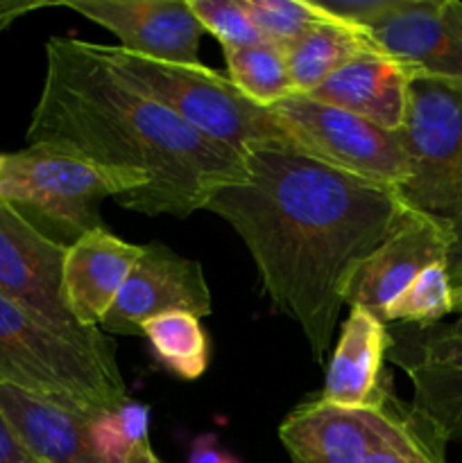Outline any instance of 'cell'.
<instances>
[{"instance_id":"6da1fadb","label":"cell","mask_w":462,"mask_h":463,"mask_svg":"<svg viewBox=\"0 0 462 463\" xmlns=\"http://www.w3.org/2000/svg\"><path fill=\"white\" fill-rule=\"evenodd\" d=\"M245 161L249 179L217 190L204 211L243 238L265 294L302 328L322 364L353 271L408 206L397 188L293 147H256Z\"/></svg>"},{"instance_id":"7a4b0ae2","label":"cell","mask_w":462,"mask_h":463,"mask_svg":"<svg viewBox=\"0 0 462 463\" xmlns=\"http://www.w3.org/2000/svg\"><path fill=\"white\" fill-rule=\"evenodd\" d=\"M107 167L148 175V188L116 202L143 215H193L226 185L249 179L243 154L204 138L172 109L120 77L98 43L54 36L25 134Z\"/></svg>"},{"instance_id":"3957f363","label":"cell","mask_w":462,"mask_h":463,"mask_svg":"<svg viewBox=\"0 0 462 463\" xmlns=\"http://www.w3.org/2000/svg\"><path fill=\"white\" fill-rule=\"evenodd\" d=\"M0 383L89 407L125 405L127 387L116 360V344L100 328L66 333L0 294Z\"/></svg>"},{"instance_id":"277c9868","label":"cell","mask_w":462,"mask_h":463,"mask_svg":"<svg viewBox=\"0 0 462 463\" xmlns=\"http://www.w3.org/2000/svg\"><path fill=\"white\" fill-rule=\"evenodd\" d=\"M148 184L143 172L100 165L50 145H27L0 161V202L62 247L102 229L104 199L136 194Z\"/></svg>"},{"instance_id":"5b68a950","label":"cell","mask_w":462,"mask_h":463,"mask_svg":"<svg viewBox=\"0 0 462 463\" xmlns=\"http://www.w3.org/2000/svg\"><path fill=\"white\" fill-rule=\"evenodd\" d=\"M408 156V208L442 222L453 235L447 269L462 283V81L412 77L408 116L399 131Z\"/></svg>"},{"instance_id":"8992f818","label":"cell","mask_w":462,"mask_h":463,"mask_svg":"<svg viewBox=\"0 0 462 463\" xmlns=\"http://www.w3.org/2000/svg\"><path fill=\"white\" fill-rule=\"evenodd\" d=\"M100 52L136 89L166 104L204 138L238 154L256 147H293L274 113L245 98L229 77L195 63H170L100 45ZM294 149V147H293Z\"/></svg>"},{"instance_id":"52a82bcc","label":"cell","mask_w":462,"mask_h":463,"mask_svg":"<svg viewBox=\"0 0 462 463\" xmlns=\"http://www.w3.org/2000/svg\"><path fill=\"white\" fill-rule=\"evenodd\" d=\"M297 152L353 176L401 190L408 167L399 131L294 93L270 109Z\"/></svg>"},{"instance_id":"ba28073f","label":"cell","mask_w":462,"mask_h":463,"mask_svg":"<svg viewBox=\"0 0 462 463\" xmlns=\"http://www.w3.org/2000/svg\"><path fill=\"white\" fill-rule=\"evenodd\" d=\"M408 407L394 389L374 407H340L320 396L285 416L279 439L293 463H361L394 432Z\"/></svg>"},{"instance_id":"9c48e42d","label":"cell","mask_w":462,"mask_h":463,"mask_svg":"<svg viewBox=\"0 0 462 463\" xmlns=\"http://www.w3.org/2000/svg\"><path fill=\"white\" fill-rule=\"evenodd\" d=\"M388 357L410 378L412 410L442 432L462 439V315L453 324L390 328Z\"/></svg>"},{"instance_id":"30bf717a","label":"cell","mask_w":462,"mask_h":463,"mask_svg":"<svg viewBox=\"0 0 462 463\" xmlns=\"http://www.w3.org/2000/svg\"><path fill=\"white\" fill-rule=\"evenodd\" d=\"M184 310L195 317L213 312L211 289L202 265L166 244H143L139 262L118 292L111 310L100 324L107 335H143L145 321L166 312Z\"/></svg>"},{"instance_id":"8fae6325","label":"cell","mask_w":462,"mask_h":463,"mask_svg":"<svg viewBox=\"0 0 462 463\" xmlns=\"http://www.w3.org/2000/svg\"><path fill=\"white\" fill-rule=\"evenodd\" d=\"M380 54L401 63L410 77L462 81V3L394 0L390 12L367 27Z\"/></svg>"},{"instance_id":"7c38bea8","label":"cell","mask_w":462,"mask_h":463,"mask_svg":"<svg viewBox=\"0 0 462 463\" xmlns=\"http://www.w3.org/2000/svg\"><path fill=\"white\" fill-rule=\"evenodd\" d=\"M453 235L442 222L408 208L392 233L353 271L344 306L365 307L383 319L390 303L435 262H447Z\"/></svg>"},{"instance_id":"4fadbf2b","label":"cell","mask_w":462,"mask_h":463,"mask_svg":"<svg viewBox=\"0 0 462 463\" xmlns=\"http://www.w3.org/2000/svg\"><path fill=\"white\" fill-rule=\"evenodd\" d=\"M66 249L0 202V294L54 328L82 333L89 328L72 319L62 298Z\"/></svg>"},{"instance_id":"5bb4252c","label":"cell","mask_w":462,"mask_h":463,"mask_svg":"<svg viewBox=\"0 0 462 463\" xmlns=\"http://www.w3.org/2000/svg\"><path fill=\"white\" fill-rule=\"evenodd\" d=\"M120 39V48L170 63H199V41L207 34L188 0H62Z\"/></svg>"},{"instance_id":"9a60e30c","label":"cell","mask_w":462,"mask_h":463,"mask_svg":"<svg viewBox=\"0 0 462 463\" xmlns=\"http://www.w3.org/2000/svg\"><path fill=\"white\" fill-rule=\"evenodd\" d=\"M0 414L32 463H98L91 420L100 411L0 383Z\"/></svg>"},{"instance_id":"2e32d148","label":"cell","mask_w":462,"mask_h":463,"mask_svg":"<svg viewBox=\"0 0 462 463\" xmlns=\"http://www.w3.org/2000/svg\"><path fill=\"white\" fill-rule=\"evenodd\" d=\"M140 253L143 244L125 242L107 226L89 231L66 249L62 298L77 324L100 328Z\"/></svg>"},{"instance_id":"e0dca14e","label":"cell","mask_w":462,"mask_h":463,"mask_svg":"<svg viewBox=\"0 0 462 463\" xmlns=\"http://www.w3.org/2000/svg\"><path fill=\"white\" fill-rule=\"evenodd\" d=\"M390 344L392 337L383 319L365 307H351L326 366L322 398L340 407L379 405L392 392V380L383 373Z\"/></svg>"},{"instance_id":"ac0fdd59","label":"cell","mask_w":462,"mask_h":463,"mask_svg":"<svg viewBox=\"0 0 462 463\" xmlns=\"http://www.w3.org/2000/svg\"><path fill=\"white\" fill-rule=\"evenodd\" d=\"M410 72L379 50H370L335 71L308 98L342 109L388 131H401L410 102Z\"/></svg>"},{"instance_id":"d6986e66","label":"cell","mask_w":462,"mask_h":463,"mask_svg":"<svg viewBox=\"0 0 462 463\" xmlns=\"http://www.w3.org/2000/svg\"><path fill=\"white\" fill-rule=\"evenodd\" d=\"M370 50L376 48L365 30L324 16L284 52L294 93H313L344 63Z\"/></svg>"},{"instance_id":"ffe728a7","label":"cell","mask_w":462,"mask_h":463,"mask_svg":"<svg viewBox=\"0 0 462 463\" xmlns=\"http://www.w3.org/2000/svg\"><path fill=\"white\" fill-rule=\"evenodd\" d=\"M143 337L149 342L159 362L179 380L193 383L208 369V335L199 324V317L190 312L175 310L145 321Z\"/></svg>"},{"instance_id":"44dd1931","label":"cell","mask_w":462,"mask_h":463,"mask_svg":"<svg viewBox=\"0 0 462 463\" xmlns=\"http://www.w3.org/2000/svg\"><path fill=\"white\" fill-rule=\"evenodd\" d=\"M225 61L231 84L258 107L272 109L294 95L284 50L267 41L249 48L225 50Z\"/></svg>"},{"instance_id":"7402d4cb","label":"cell","mask_w":462,"mask_h":463,"mask_svg":"<svg viewBox=\"0 0 462 463\" xmlns=\"http://www.w3.org/2000/svg\"><path fill=\"white\" fill-rule=\"evenodd\" d=\"M456 312L453 307V283L448 279L447 262H435L426 267L385 310V324L433 326L447 315Z\"/></svg>"},{"instance_id":"603a6c76","label":"cell","mask_w":462,"mask_h":463,"mask_svg":"<svg viewBox=\"0 0 462 463\" xmlns=\"http://www.w3.org/2000/svg\"><path fill=\"white\" fill-rule=\"evenodd\" d=\"M149 410L127 401L118 410L100 411L91 420V446L98 463H125L136 446L148 443Z\"/></svg>"},{"instance_id":"cb8c5ba5","label":"cell","mask_w":462,"mask_h":463,"mask_svg":"<svg viewBox=\"0 0 462 463\" xmlns=\"http://www.w3.org/2000/svg\"><path fill=\"white\" fill-rule=\"evenodd\" d=\"M447 443L442 432L410 405L394 432L361 463H447Z\"/></svg>"},{"instance_id":"d4e9b609","label":"cell","mask_w":462,"mask_h":463,"mask_svg":"<svg viewBox=\"0 0 462 463\" xmlns=\"http://www.w3.org/2000/svg\"><path fill=\"white\" fill-rule=\"evenodd\" d=\"M249 16L256 23L263 41L288 50L297 39H302L315 23L324 18L311 0H243Z\"/></svg>"},{"instance_id":"484cf974","label":"cell","mask_w":462,"mask_h":463,"mask_svg":"<svg viewBox=\"0 0 462 463\" xmlns=\"http://www.w3.org/2000/svg\"><path fill=\"white\" fill-rule=\"evenodd\" d=\"M188 5L204 32L220 41L222 50L263 43L261 32L243 0H188Z\"/></svg>"},{"instance_id":"4316f807","label":"cell","mask_w":462,"mask_h":463,"mask_svg":"<svg viewBox=\"0 0 462 463\" xmlns=\"http://www.w3.org/2000/svg\"><path fill=\"white\" fill-rule=\"evenodd\" d=\"M188 463H240L234 455L220 448L213 434H202L190 446Z\"/></svg>"},{"instance_id":"83f0119b","label":"cell","mask_w":462,"mask_h":463,"mask_svg":"<svg viewBox=\"0 0 462 463\" xmlns=\"http://www.w3.org/2000/svg\"><path fill=\"white\" fill-rule=\"evenodd\" d=\"M43 7H54V3L50 0H0V34L21 16Z\"/></svg>"},{"instance_id":"f1b7e54d","label":"cell","mask_w":462,"mask_h":463,"mask_svg":"<svg viewBox=\"0 0 462 463\" xmlns=\"http://www.w3.org/2000/svg\"><path fill=\"white\" fill-rule=\"evenodd\" d=\"M21 461H30V457L25 455L21 443L16 441L14 432L9 430L5 416L0 414V463H21Z\"/></svg>"},{"instance_id":"f546056e","label":"cell","mask_w":462,"mask_h":463,"mask_svg":"<svg viewBox=\"0 0 462 463\" xmlns=\"http://www.w3.org/2000/svg\"><path fill=\"white\" fill-rule=\"evenodd\" d=\"M125 463H163L157 455L152 452V446L148 443H140V446L134 448V452L130 455V459Z\"/></svg>"},{"instance_id":"4dcf8cb0","label":"cell","mask_w":462,"mask_h":463,"mask_svg":"<svg viewBox=\"0 0 462 463\" xmlns=\"http://www.w3.org/2000/svg\"><path fill=\"white\" fill-rule=\"evenodd\" d=\"M453 307H456V312L462 315V283L453 288Z\"/></svg>"},{"instance_id":"1f68e13d","label":"cell","mask_w":462,"mask_h":463,"mask_svg":"<svg viewBox=\"0 0 462 463\" xmlns=\"http://www.w3.org/2000/svg\"><path fill=\"white\" fill-rule=\"evenodd\" d=\"M0 161H3V154H0Z\"/></svg>"},{"instance_id":"d6a6232c","label":"cell","mask_w":462,"mask_h":463,"mask_svg":"<svg viewBox=\"0 0 462 463\" xmlns=\"http://www.w3.org/2000/svg\"><path fill=\"white\" fill-rule=\"evenodd\" d=\"M21 463H30V461H21Z\"/></svg>"}]
</instances>
